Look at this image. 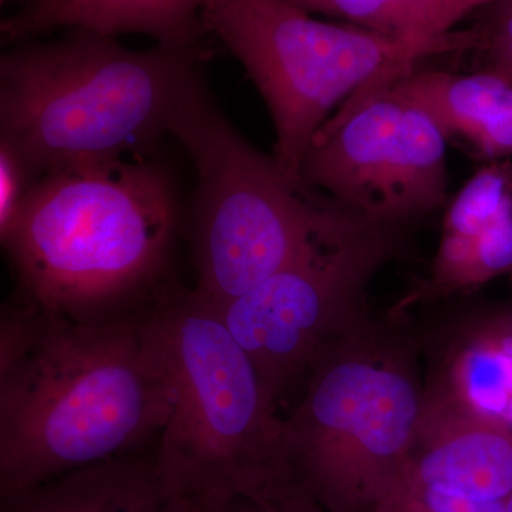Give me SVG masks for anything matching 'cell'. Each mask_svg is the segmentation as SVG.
I'll list each match as a JSON object with an SVG mask.
<instances>
[{
    "label": "cell",
    "instance_id": "1",
    "mask_svg": "<svg viewBox=\"0 0 512 512\" xmlns=\"http://www.w3.org/2000/svg\"><path fill=\"white\" fill-rule=\"evenodd\" d=\"M170 384L143 316L79 319L16 293L0 320V500L138 453Z\"/></svg>",
    "mask_w": 512,
    "mask_h": 512
},
{
    "label": "cell",
    "instance_id": "2",
    "mask_svg": "<svg viewBox=\"0 0 512 512\" xmlns=\"http://www.w3.org/2000/svg\"><path fill=\"white\" fill-rule=\"evenodd\" d=\"M177 222L173 178L137 154L40 175L0 238L18 295L94 319L154 284Z\"/></svg>",
    "mask_w": 512,
    "mask_h": 512
},
{
    "label": "cell",
    "instance_id": "3",
    "mask_svg": "<svg viewBox=\"0 0 512 512\" xmlns=\"http://www.w3.org/2000/svg\"><path fill=\"white\" fill-rule=\"evenodd\" d=\"M204 43L131 50L117 37L69 30L0 57V140L37 178L66 165L150 154L168 133Z\"/></svg>",
    "mask_w": 512,
    "mask_h": 512
},
{
    "label": "cell",
    "instance_id": "4",
    "mask_svg": "<svg viewBox=\"0 0 512 512\" xmlns=\"http://www.w3.org/2000/svg\"><path fill=\"white\" fill-rule=\"evenodd\" d=\"M143 319L170 384L161 481L201 508L292 487L284 417L218 309L195 289H161Z\"/></svg>",
    "mask_w": 512,
    "mask_h": 512
},
{
    "label": "cell",
    "instance_id": "5",
    "mask_svg": "<svg viewBox=\"0 0 512 512\" xmlns=\"http://www.w3.org/2000/svg\"><path fill=\"white\" fill-rule=\"evenodd\" d=\"M302 387L284 419L292 484L330 512H372L403 473L423 416L414 323L373 311L319 353Z\"/></svg>",
    "mask_w": 512,
    "mask_h": 512
},
{
    "label": "cell",
    "instance_id": "6",
    "mask_svg": "<svg viewBox=\"0 0 512 512\" xmlns=\"http://www.w3.org/2000/svg\"><path fill=\"white\" fill-rule=\"evenodd\" d=\"M197 173L191 239L195 291L215 308L298 258L340 208L292 180L274 156L239 133L200 67L185 80L168 123Z\"/></svg>",
    "mask_w": 512,
    "mask_h": 512
},
{
    "label": "cell",
    "instance_id": "7",
    "mask_svg": "<svg viewBox=\"0 0 512 512\" xmlns=\"http://www.w3.org/2000/svg\"><path fill=\"white\" fill-rule=\"evenodd\" d=\"M202 19L264 99L275 128L272 156L299 183L303 156L340 101L389 89L420 60L471 45L467 30L430 45L399 42L313 19L284 0H207Z\"/></svg>",
    "mask_w": 512,
    "mask_h": 512
},
{
    "label": "cell",
    "instance_id": "8",
    "mask_svg": "<svg viewBox=\"0 0 512 512\" xmlns=\"http://www.w3.org/2000/svg\"><path fill=\"white\" fill-rule=\"evenodd\" d=\"M404 237L406 229L342 208L298 258L217 308L278 412L319 353L373 312L370 284L399 254Z\"/></svg>",
    "mask_w": 512,
    "mask_h": 512
},
{
    "label": "cell",
    "instance_id": "9",
    "mask_svg": "<svg viewBox=\"0 0 512 512\" xmlns=\"http://www.w3.org/2000/svg\"><path fill=\"white\" fill-rule=\"evenodd\" d=\"M446 147L426 111L376 90L320 127L301 178L343 210L407 231L448 200Z\"/></svg>",
    "mask_w": 512,
    "mask_h": 512
},
{
    "label": "cell",
    "instance_id": "10",
    "mask_svg": "<svg viewBox=\"0 0 512 512\" xmlns=\"http://www.w3.org/2000/svg\"><path fill=\"white\" fill-rule=\"evenodd\" d=\"M501 276L512 278V161L477 171L448 204L439 248L426 279L394 309L468 295Z\"/></svg>",
    "mask_w": 512,
    "mask_h": 512
},
{
    "label": "cell",
    "instance_id": "11",
    "mask_svg": "<svg viewBox=\"0 0 512 512\" xmlns=\"http://www.w3.org/2000/svg\"><path fill=\"white\" fill-rule=\"evenodd\" d=\"M400 477L474 501L512 494V434L481 421L424 412Z\"/></svg>",
    "mask_w": 512,
    "mask_h": 512
},
{
    "label": "cell",
    "instance_id": "12",
    "mask_svg": "<svg viewBox=\"0 0 512 512\" xmlns=\"http://www.w3.org/2000/svg\"><path fill=\"white\" fill-rule=\"evenodd\" d=\"M207 0H26L3 19L0 35L13 46L50 30H87L103 36L147 35L157 45L197 46L208 33Z\"/></svg>",
    "mask_w": 512,
    "mask_h": 512
},
{
    "label": "cell",
    "instance_id": "13",
    "mask_svg": "<svg viewBox=\"0 0 512 512\" xmlns=\"http://www.w3.org/2000/svg\"><path fill=\"white\" fill-rule=\"evenodd\" d=\"M390 90L460 138L487 163L512 157V84L490 72L414 70Z\"/></svg>",
    "mask_w": 512,
    "mask_h": 512
},
{
    "label": "cell",
    "instance_id": "14",
    "mask_svg": "<svg viewBox=\"0 0 512 512\" xmlns=\"http://www.w3.org/2000/svg\"><path fill=\"white\" fill-rule=\"evenodd\" d=\"M0 512H204L161 481L153 456L133 453L73 471L18 497Z\"/></svg>",
    "mask_w": 512,
    "mask_h": 512
},
{
    "label": "cell",
    "instance_id": "15",
    "mask_svg": "<svg viewBox=\"0 0 512 512\" xmlns=\"http://www.w3.org/2000/svg\"><path fill=\"white\" fill-rule=\"evenodd\" d=\"M330 5V16L414 45L447 40L466 16L460 0H330Z\"/></svg>",
    "mask_w": 512,
    "mask_h": 512
},
{
    "label": "cell",
    "instance_id": "16",
    "mask_svg": "<svg viewBox=\"0 0 512 512\" xmlns=\"http://www.w3.org/2000/svg\"><path fill=\"white\" fill-rule=\"evenodd\" d=\"M372 512H507V501H474L400 477Z\"/></svg>",
    "mask_w": 512,
    "mask_h": 512
},
{
    "label": "cell",
    "instance_id": "17",
    "mask_svg": "<svg viewBox=\"0 0 512 512\" xmlns=\"http://www.w3.org/2000/svg\"><path fill=\"white\" fill-rule=\"evenodd\" d=\"M451 316L512 356V296L460 301L446 306Z\"/></svg>",
    "mask_w": 512,
    "mask_h": 512
},
{
    "label": "cell",
    "instance_id": "18",
    "mask_svg": "<svg viewBox=\"0 0 512 512\" xmlns=\"http://www.w3.org/2000/svg\"><path fill=\"white\" fill-rule=\"evenodd\" d=\"M36 180L18 151L0 140V229L8 227Z\"/></svg>",
    "mask_w": 512,
    "mask_h": 512
},
{
    "label": "cell",
    "instance_id": "19",
    "mask_svg": "<svg viewBox=\"0 0 512 512\" xmlns=\"http://www.w3.org/2000/svg\"><path fill=\"white\" fill-rule=\"evenodd\" d=\"M204 512H330L301 488L292 485L259 497H235Z\"/></svg>",
    "mask_w": 512,
    "mask_h": 512
},
{
    "label": "cell",
    "instance_id": "20",
    "mask_svg": "<svg viewBox=\"0 0 512 512\" xmlns=\"http://www.w3.org/2000/svg\"><path fill=\"white\" fill-rule=\"evenodd\" d=\"M476 49L485 55V72L512 84V10L495 12L493 22L478 30Z\"/></svg>",
    "mask_w": 512,
    "mask_h": 512
},
{
    "label": "cell",
    "instance_id": "21",
    "mask_svg": "<svg viewBox=\"0 0 512 512\" xmlns=\"http://www.w3.org/2000/svg\"><path fill=\"white\" fill-rule=\"evenodd\" d=\"M286 3L296 6V8L305 10L308 13H323L329 15L332 13L330 0H284Z\"/></svg>",
    "mask_w": 512,
    "mask_h": 512
},
{
    "label": "cell",
    "instance_id": "22",
    "mask_svg": "<svg viewBox=\"0 0 512 512\" xmlns=\"http://www.w3.org/2000/svg\"><path fill=\"white\" fill-rule=\"evenodd\" d=\"M500 2H503V0H460L461 8H463L466 16L474 9L481 8V6L497 5Z\"/></svg>",
    "mask_w": 512,
    "mask_h": 512
},
{
    "label": "cell",
    "instance_id": "23",
    "mask_svg": "<svg viewBox=\"0 0 512 512\" xmlns=\"http://www.w3.org/2000/svg\"><path fill=\"white\" fill-rule=\"evenodd\" d=\"M505 10H512V0H503L495 5V12H505Z\"/></svg>",
    "mask_w": 512,
    "mask_h": 512
},
{
    "label": "cell",
    "instance_id": "24",
    "mask_svg": "<svg viewBox=\"0 0 512 512\" xmlns=\"http://www.w3.org/2000/svg\"><path fill=\"white\" fill-rule=\"evenodd\" d=\"M507 512H512V494H511V497L508 498V501H507Z\"/></svg>",
    "mask_w": 512,
    "mask_h": 512
},
{
    "label": "cell",
    "instance_id": "25",
    "mask_svg": "<svg viewBox=\"0 0 512 512\" xmlns=\"http://www.w3.org/2000/svg\"><path fill=\"white\" fill-rule=\"evenodd\" d=\"M0 2L5 3L8 2V0H0Z\"/></svg>",
    "mask_w": 512,
    "mask_h": 512
}]
</instances>
